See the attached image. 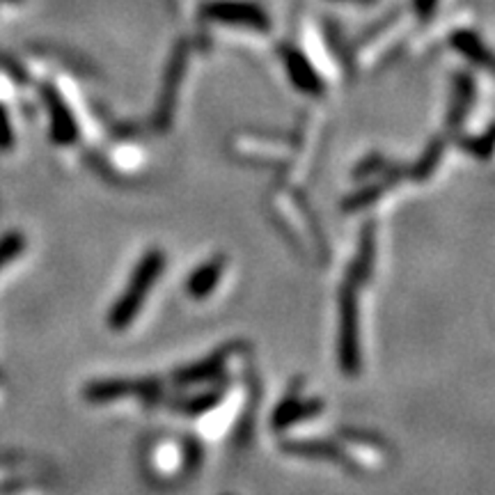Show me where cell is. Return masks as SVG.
Listing matches in <instances>:
<instances>
[{"label": "cell", "mask_w": 495, "mask_h": 495, "mask_svg": "<svg viewBox=\"0 0 495 495\" xmlns=\"http://www.w3.org/2000/svg\"><path fill=\"white\" fill-rule=\"evenodd\" d=\"M461 150L468 154L477 156V159H489L490 150H493V131H486L484 135H472V138L461 140Z\"/></svg>", "instance_id": "obj_16"}, {"label": "cell", "mask_w": 495, "mask_h": 495, "mask_svg": "<svg viewBox=\"0 0 495 495\" xmlns=\"http://www.w3.org/2000/svg\"><path fill=\"white\" fill-rule=\"evenodd\" d=\"M358 3H362V5H367V3H374V0H358Z\"/></svg>", "instance_id": "obj_21"}, {"label": "cell", "mask_w": 495, "mask_h": 495, "mask_svg": "<svg viewBox=\"0 0 495 495\" xmlns=\"http://www.w3.org/2000/svg\"><path fill=\"white\" fill-rule=\"evenodd\" d=\"M12 144V129H10V120H7L5 111L0 108V147L7 150Z\"/></svg>", "instance_id": "obj_19"}, {"label": "cell", "mask_w": 495, "mask_h": 495, "mask_svg": "<svg viewBox=\"0 0 495 495\" xmlns=\"http://www.w3.org/2000/svg\"><path fill=\"white\" fill-rule=\"evenodd\" d=\"M442 154H445V140H442V138L431 140V143H429V147H427V152L422 154V159H420L418 165L413 168V177L415 179L431 177L433 170L441 165Z\"/></svg>", "instance_id": "obj_14"}, {"label": "cell", "mask_w": 495, "mask_h": 495, "mask_svg": "<svg viewBox=\"0 0 495 495\" xmlns=\"http://www.w3.org/2000/svg\"><path fill=\"white\" fill-rule=\"evenodd\" d=\"M452 46L457 51H461L470 63L480 64V67H490V51L484 46V42L480 39V35L470 33V30H459L452 35Z\"/></svg>", "instance_id": "obj_12"}, {"label": "cell", "mask_w": 495, "mask_h": 495, "mask_svg": "<svg viewBox=\"0 0 495 495\" xmlns=\"http://www.w3.org/2000/svg\"><path fill=\"white\" fill-rule=\"evenodd\" d=\"M415 7H418V12L422 16L431 15L433 7H436V0H415Z\"/></svg>", "instance_id": "obj_20"}, {"label": "cell", "mask_w": 495, "mask_h": 495, "mask_svg": "<svg viewBox=\"0 0 495 495\" xmlns=\"http://www.w3.org/2000/svg\"><path fill=\"white\" fill-rule=\"evenodd\" d=\"M227 362V351H218L213 356L204 358L200 362H193V365L183 367L182 371L174 374V381L179 385H200V383H213L218 376L225 371Z\"/></svg>", "instance_id": "obj_9"}, {"label": "cell", "mask_w": 495, "mask_h": 495, "mask_svg": "<svg viewBox=\"0 0 495 495\" xmlns=\"http://www.w3.org/2000/svg\"><path fill=\"white\" fill-rule=\"evenodd\" d=\"M221 400H223L221 390H207V392L197 394V397H191V400L182 401L177 409L186 415H203V413H207V411L216 409V406L221 404Z\"/></svg>", "instance_id": "obj_15"}, {"label": "cell", "mask_w": 495, "mask_h": 495, "mask_svg": "<svg viewBox=\"0 0 495 495\" xmlns=\"http://www.w3.org/2000/svg\"><path fill=\"white\" fill-rule=\"evenodd\" d=\"M223 271H225V260L223 257H213L207 264L197 266L191 273V278L186 280V292L191 299L203 301L207 299L209 293L218 287L223 278Z\"/></svg>", "instance_id": "obj_10"}, {"label": "cell", "mask_w": 495, "mask_h": 495, "mask_svg": "<svg viewBox=\"0 0 495 495\" xmlns=\"http://www.w3.org/2000/svg\"><path fill=\"white\" fill-rule=\"evenodd\" d=\"M374 257H376V239H374V225H367L362 230L361 236V245H358L356 260H353L351 269H349V280L346 282H351L353 287H361L370 280L371 269H374Z\"/></svg>", "instance_id": "obj_11"}, {"label": "cell", "mask_w": 495, "mask_h": 495, "mask_svg": "<svg viewBox=\"0 0 495 495\" xmlns=\"http://www.w3.org/2000/svg\"><path fill=\"white\" fill-rule=\"evenodd\" d=\"M323 411L322 400H301L296 394H289L280 401L278 409L273 411V418H271V424L273 429H287L292 424L301 422L305 418H314Z\"/></svg>", "instance_id": "obj_8"}, {"label": "cell", "mask_w": 495, "mask_h": 495, "mask_svg": "<svg viewBox=\"0 0 495 495\" xmlns=\"http://www.w3.org/2000/svg\"><path fill=\"white\" fill-rule=\"evenodd\" d=\"M204 15L212 21H216V24L236 25V28H271L269 15L260 5H255V3H243V0H216V3L204 7Z\"/></svg>", "instance_id": "obj_3"}, {"label": "cell", "mask_w": 495, "mask_h": 495, "mask_svg": "<svg viewBox=\"0 0 495 495\" xmlns=\"http://www.w3.org/2000/svg\"><path fill=\"white\" fill-rule=\"evenodd\" d=\"M358 287L346 282L340 292V367L346 376L361 371V332H358Z\"/></svg>", "instance_id": "obj_2"}, {"label": "cell", "mask_w": 495, "mask_h": 495, "mask_svg": "<svg viewBox=\"0 0 495 495\" xmlns=\"http://www.w3.org/2000/svg\"><path fill=\"white\" fill-rule=\"evenodd\" d=\"M472 99H475V83L470 76H459L457 78V90H454V102L450 108V126H461V122L466 120L468 111L472 106Z\"/></svg>", "instance_id": "obj_13"}, {"label": "cell", "mask_w": 495, "mask_h": 495, "mask_svg": "<svg viewBox=\"0 0 495 495\" xmlns=\"http://www.w3.org/2000/svg\"><path fill=\"white\" fill-rule=\"evenodd\" d=\"M21 251H24V236L21 234H10L7 239L0 241V269H3L7 262L15 260Z\"/></svg>", "instance_id": "obj_18"}, {"label": "cell", "mask_w": 495, "mask_h": 495, "mask_svg": "<svg viewBox=\"0 0 495 495\" xmlns=\"http://www.w3.org/2000/svg\"><path fill=\"white\" fill-rule=\"evenodd\" d=\"M165 266V257L161 251H150L147 255L140 260V264L135 266L134 275H131L129 284L124 287L120 299L115 301V305L108 312V326L113 331H124L126 326L135 322V317L143 310L144 301L150 296L152 287L159 280L161 271Z\"/></svg>", "instance_id": "obj_1"}, {"label": "cell", "mask_w": 495, "mask_h": 495, "mask_svg": "<svg viewBox=\"0 0 495 495\" xmlns=\"http://www.w3.org/2000/svg\"><path fill=\"white\" fill-rule=\"evenodd\" d=\"M161 383L156 379H108L96 381L85 388V400L104 404V401L122 400V397H156Z\"/></svg>", "instance_id": "obj_4"}, {"label": "cell", "mask_w": 495, "mask_h": 495, "mask_svg": "<svg viewBox=\"0 0 495 495\" xmlns=\"http://www.w3.org/2000/svg\"><path fill=\"white\" fill-rule=\"evenodd\" d=\"M5 3H21V0H5Z\"/></svg>", "instance_id": "obj_22"}, {"label": "cell", "mask_w": 495, "mask_h": 495, "mask_svg": "<svg viewBox=\"0 0 495 495\" xmlns=\"http://www.w3.org/2000/svg\"><path fill=\"white\" fill-rule=\"evenodd\" d=\"M44 102H46L48 117H51V135H54L55 143L60 144H72L78 140V124L74 113L69 111L67 102L63 99L55 87L46 85L44 87Z\"/></svg>", "instance_id": "obj_5"}, {"label": "cell", "mask_w": 495, "mask_h": 495, "mask_svg": "<svg viewBox=\"0 0 495 495\" xmlns=\"http://www.w3.org/2000/svg\"><path fill=\"white\" fill-rule=\"evenodd\" d=\"M284 69H287L289 74V81L299 87L303 94L322 96L323 90H326L323 78L319 76L314 64L305 58V54H301L299 48H287V51H284Z\"/></svg>", "instance_id": "obj_7"}, {"label": "cell", "mask_w": 495, "mask_h": 495, "mask_svg": "<svg viewBox=\"0 0 495 495\" xmlns=\"http://www.w3.org/2000/svg\"><path fill=\"white\" fill-rule=\"evenodd\" d=\"M183 69H186V48H179L170 60L168 74H165L163 92H161L159 108H156V126L159 131H168L174 115V104H177V90L182 85Z\"/></svg>", "instance_id": "obj_6"}, {"label": "cell", "mask_w": 495, "mask_h": 495, "mask_svg": "<svg viewBox=\"0 0 495 495\" xmlns=\"http://www.w3.org/2000/svg\"><path fill=\"white\" fill-rule=\"evenodd\" d=\"M383 193V183H370V186L361 188V191L356 193L353 197H349L344 203L346 212H358V209L367 207V204H371L376 200V197Z\"/></svg>", "instance_id": "obj_17"}]
</instances>
